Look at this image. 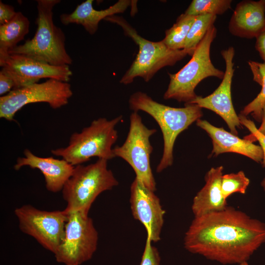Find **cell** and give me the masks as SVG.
Masks as SVG:
<instances>
[{"instance_id":"cell-1","label":"cell","mask_w":265,"mask_h":265,"mask_svg":"<svg viewBox=\"0 0 265 265\" xmlns=\"http://www.w3.org/2000/svg\"><path fill=\"white\" fill-rule=\"evenodd\" d=\"M265 243V223L227 206L194 217L184 238L189 252L223 265L247 260Z\"/></svg>"},{"instance_id":"cell-2","label":"cell","mask_w":265,"mask_h":265,"mask_svg":"<svg viewBox=\"0 0 265 265\" xmlns=\"http://www.w3.org/2000/svg\"><path fill=\"white\" fill-rule=\"evenodd\" d=\"M129 106L133 111H143L151 117L159 126L163 136L161 158L157 167L160 173L173 162V148L178 135L203 115L202 108L192 104L184 107H173L159 103L146 93L137 91L130 96Z\"/></svg>"},{"instance_id":"cell-3","label":"cell","mask_w":265,"mask_h":265,"mask_svg":"<svg viewBox=\"0 0 265 265\" xmlns=\"http://www.w3.org/2000/svg\"><path fill=\"white\" fill-rule=\"evenodd\" d=\"M60 0H38L37 26L34 36L8 54L24 55L53 66H69L72 59L66 51L65 36L53 21V8Z\"/></svg>"},{"instance_id":"cell-4","label":"cell","mask_w":265,"mask_h":265,"mask_svg":"<svg viewBox=\"0 0 265 265\" xmlns=\"http://www.w3.org/2000/svg\"><path fill=\"white\" fill-rule=\"evenodd\" d=\"M122 120V116L112 119L99 118L80 132L73 133L65 147L51 151L75 166L89 161L92 157L107 160L115 158L113 145L118 138L115 127Z\"/></svg>"},{"instance_id":"cell-5","label":"cell","mask_w":265,"mask_h":265,"mask_svg":"<svg viewBox=\"0 0 265 265\" xmlns=\"http://www.w3.org/2000/svg\"><path fill=\"white\" fill-rule=\"evenodd\" d=\"M118 184L112 171L108 169L106 159H98L87 165L75 166L62 190L67 203L64 211L67 214L78 212L88 215L97 197Z\"/></svg>"},{"instance_id":"cell-6","label":"cell","mask_w":265,"mask_h":265,"mask_svg":"<svg viewBox=\"0 0 265 265\" xmlns=\"http://www.w3.org/2000/svg\"><path fill=\"white\" fill-rule=\"evenodd\" d=\"M105 20L120 26L124 34L138 46L135 58L120 80L121 83L129 84L137 77L148 82L162 68L173 66L189 55V53L184 49L173 50L168 48L162 40L153 42L144 38L122 16L115 15Z\"/></svg>"},{"instance_id":"cell-7","label":"cell","mask_w":265,"mask_h":265,"mask_svg":"<svg viewBox=\"0 0 265 265\" xmlns=\"http://www.w3.org/2000/svg\"><path fill=\"white\" fill-rule=\"evenodd\" d=\"M216 33L215 26H211L188 62L178 72L168 73L170 82L163 95L164 99L189 103L197 96L195 89L202 80L211 77L223 79L224 72L214 67L210 57L211 45Z\"/></svg>"},{"instance_id":"cell-8","label":"cell","mask_w":265,"mask_h":265,"mask_svg":"<svg viewBox=\"0 0 265 265\" xmlns=\"http://www.w3.org/2000/svg\"><path fill=\"white\" fill-rule=\"evenodd\" d=\"M129 131L124 143L113 149L115 157L129 163L134 170L135 178L148 189L155 191L156 183L150 165L153 147L150 138L157 130L147 128L138 112L133 111L130 117Z\"/></svg>"},{"instance_id":"cell-9","label":"cell","mask_w":265,"mask_h":265,"mask_svg":"<svg viewBox=\"0 0 265 265\" xmlns=\"http://www.w3.org/2000/svg\"><path fill=\"white\" fill-rule=\"evenodd\" d=\"M73 95L70 83L50 79L12 89L0 97V117L13 121L14 117L25 106L35 103H47L53 109L66 105Z\"/></svg>"},{"instance_id":"cell-10","label":"cell","mask_w":265,"mask_h":265,"mask_svg":"<svg viewBox=\"0 0 265 265\" xmlns=\"http://www.w3.org/2000/svg\"><path fill=\"white\" fill-rule=\"evenodd\" d=\"M98 241V232L88 215L78 212L70 213L64 238L54 253L56 260L66 265H80L92 258Z\"/></svg>"},{"instance_id":"cell-11","label":"cell","mask_w":265,"mask_h":265,"mask_svg":"<svg viewBox=\"0 0 265 265\" xmlns=\"http://www.w3.org/2000/svg\"><path fill=\"white\" fill-rule=\"evenodd\" d=\"M21 231L33 238L44 248L54 253L62 242L68 214L63 211L40 210L30 205L16 208Z\"/></svg>"},{"instance_id":"cell-12","label":"cell","mask_w":265,"mask_h":265,"mask_svg":"<svg viewBox=\"0 0 265 265\" xmlns=\"http://www.w3.org/2000/svg\"><path fill=\"white\" fill-rule=\"evenodd\" d=\"M0 66V71L13 80V89L37 83L45 78L68 82L73 74L69 66H53L19 54H9Z\"/></svg>"},{"instance_id":"cell-13","label":"cell","mask_w":265,"mask_h":265,"mask_svg":"<svg viewBox=\"0 0 265 265\" xmlns=\"http://www.w3.org/2000/svg\"><path fill=\"white\" fill-rule=\"evenodd\" d=\"M221 54L226 65L221 83L210 95L205 97L197 96L188 104H195L201 108L214 112L225 121L231 133L237 135V128H240L241 124L235 110L231 96V85L235 71L233 61L235 54V49L233 47H229L222 50Z\"/></svg>"},{"instance_id":"cell-14","label":"cell","mask_w":265,"mask_h":265,"mask_svg":"<svg viewBox=\"0 0 265 265\" xmlns=\"http://www.w3.org/2000/svg\"><path fill=\"white\" fill-rule=\"evenodd\" d=\"M130 190L133 217L143 225L147 236L152 242L159 241L165 213L159 198L136 178L131 184Z\"/></svg>"},{"instance_id":"cell-15","label":"cell","mask_w":265,"mask_h":265,"mask_svg":"<svg viewBox=\"0 0 265 265\" xmlns=\"http://www.w3.org/2000/svg\"><path fill=\"white\" fill-rule=\"evenodd\" d=\"M24 157L17 159L14 166L15 170H19L25 166L38 169L44 177L46 187L48 191L53 193L62 191L73 173L74 166L63 159L38 157L28 149L24 150Z\"/></svg>"},{"instance_id":"cell-16","label":"cell","mask_w":265,"mask_h":265,"mask_svg":"<svg viewBox=\"0 0 265 265\" xmlns=\"http://www.w3.org/2000/svg\"><path fill=\"white\" fill-rule=\"evenodd\" d=\"M196 125L205 130L212 139V155L217 156L224 153H236L247 157L258 163H262L263 153L260 145L246 137L241 139L222 128L215 127L205 120L199 119Z\"/></svg>"},{"instance_id":"cell-17","label":"cell","mask_w":265,"mask_h":265,"mask_svg":"<svg viewBox=\"0 0 265 265\" xmlns=\"http://www.w3.org/2000/svg\"><path fill=\"white\" fill-rule=\"evenodd\" d=\"M228 28L231 34L236 36L256 38L265 29V0L238 2L231 17Z\"/></svg>"},{"instance_id":"cell-18","label":"cell","mask_w":265,"mask_h":265,"mask_svg":"<svg viewBox=\"0 0 265 265\" xmlns=\"http://www.w3.org/2000/svg\"><path fill=\"white\" fill-rule=\"evenodd\" d=\"M93 0H86L78 5L73 12L61 14V22L64 25H80L90 34L93 35L97 31L101 20L116 14L123 13L132 3L129 0H119L106 9L98 10L93 8Z\"/></svg>"},{"instance_id":"cell-19","label":"cell","mask_w":265,"mask_h":265,"mask_svg":"<svg viewBox=\"0 0 265 265\" xmlns=\"http://www.w3.org/2000/svg\"><path fill=\"white\" fill-rule=\"evenodd\" d=\"M223 167H212L205 176L206 184L193 198L191 206L194 217L226 208L227 200L221 191Z\"/></svg>"},{"instance_id":"cell-20","label":"cell","mask_w":265,"mask_h":265,"mask_svg":"<svg viewBox=\"0 0 265 265\" xmlns=\"http://www.w3.org/2000/svg\"><path fill=\"white\" fill-rule=\"evenodd\" d=\"M30 22L21 12H17L9 22L0 25V63L9 55L8 52L18 45L28 33Z\"/></svg>"},{"instance_id":"cell-21","label":"cell","mask_w":265,"mask_h":265,"mask_svg":"<svg viewBox=\"0 0 265 265\" xmlns=\"http://www.w3.org/2000/svg\"><path fill=\"white\" fill-rule=\"evenodd\" d=\"M248 64L254 81L262 86V89L257 96L244 106L240 114L245 116L251 114L256 120L261 122L262 108L265 103V63L249 60Z\"/></svg>"},{"instance_id":"cell-22","label":"cell","mask_w":265,"mask_h":265,"mask_svg":"<svg viewBox=\"0 0 265 265\" xmlns=\"http://www.w3.org/2000/svg\"><path fill=\"white\" fill-rule=\"evenodd\" d=\"M196 16L182 14L176 23L165 31L164 38L162 40L169 49L181 50L184 49L185 41Z\"/></svg>"},{"instance_id":"cell-23","label":"cell","mask_w":265,"mask_h":265,"mask_svg":"<svg viewBox=\"0 0 265 265\" xmlns=\"http://www.w3.org/2000/svg\"><path fill=\"white\" fill-rule=\"evenodd\" d=\"M216 17V15L212 14L196 16L187 35L184 49L189 53V55L192 56L209 28L214 25Z\"/></svg>"},{"instance_id":"cell-24","label":"cell","mask_w":265,"mask_h":265,"mask_svg":"<svg viewBox=\"0 0 265 265\" xmlns=\"http://www.w3.org/2000/svg\"><path fill=\"white\" fill-rule=\"evenodd\" d=\"M231 0H193L186 14L197 16L201 15H222L231 8Z\"/></svg>"},{"instance_id":"cell-25","label":"cell","mask_w":265,"mask_h":265,"mask_svg":"<svg viewBox=\"0 0 265 265\" xmlns=\"http://www.w3.org/2000/svg\"><path fill=\"white\" fill-rule=\"evenodd\" d=\"M250 180L242 171L236 173L223 175L221 180V191L223 197L227 199L234 193L244 194Z\"/></svg>"},{"instance_id":"cell-26","label":"cell","mask_w":265,"mask_h":265,"mask_svg":"<svg viewBox=\"0 0 265 265\" xmlns=\"http://www.w3.org/2000/svg\"><path fill=\"white\" fill-rule=\"evenodd\" d=\"M238 116L241 124L246 127L251 133L252 136L248 137L253 138L259 142L263 153V159L261 164L263 167H265V136L259 132L254 123L246 116L241 114Z\"/></svg>"},{"instance_id":"cell-27","label":"cell","mask_w":265,"mask_h":265,"mask_svg":"<svg viewBox=\"0 0 265 265\" xmlns=\"http://www.w3.org/2000/svg\"><path fill=\"white\" fill-rule=\"evenodd\" d=\"M160 257L157 248L152 245V241L147 236L143 254L140 265H160Z\"/></svg>"},{"instance_id":"cell-28","label":"cell","mask_w":265,"mask_h":265,"mask_svg":"<svg viewBox=\"0 0 265 265\" xmlns=\"http://www.w3.org/2000/svg\"><path fill=\"white\" fill-rule=\"evenodd\" d=\"M17 12L12 5L6 4L0 1V24L3 25L11 21Z\"/></svg>"},{"instance_id":"cell-29","label":"cell","mask_w":265,"mask_h":265,"mask_svg":"<svg viewBox=\"0 0 265 265\" xmlns=\"http://www.w3.org/2000/svg\"><path fill=\"white\" fill-rule=\"evenodd\" d=\"M14 83L12 79L0 71V96L8 93L14 89Z\"/></svg>"},{"instance_id":"cell-30","label":"cell","mask_w":265,"mask_h":265,"mask_svg":"<svg viewBox=\"0 0 265 265\" xmlns=\"http://www.w3.org/2000/svg\"><path fill=\"white\" fill-rule=\"evenodd\" d=\"M256 38V50L259 52L260 56L265 63V29Z\"/></svg>"},{"instance_id":"cell-31","label":"cell","mask_w":265,"mask_h":265,"mask_svg":"<svg viewBox=\"0 0 265 265\" xmlns=\"http://www.w3.org/2000/svg\"><path fill=\"white\" fill-rule=\"evenodd\" d=\"M261 122V125L258 130L260 133L265 136V103L262 108Z\"/></svg>"},{"instance_id":"cell-32","label":"cell","mask_w":265,"mask_h":265,"mask_svg":"<svg viewBox=\"0 0 265 265\" xmlns=\"http://www.w3.org/2000/svg\"><path fill=\"white\" fill-rule=\"evenodd\" d=\"M261 185L265 192V178L263 179L261 183Z\"/></svg>"},{"instance_id":"cell-33","label":"cell","mask_w":265,"mask_h":265,"mask_svg":"<svg viewBox=\"0 0 265 265\" xmlns=\"http://www.w3.org/2000/svg\"><path fill=\"white\" fill-rule=\"evenodd\" d=\"M238 265H249L247 261H244L242 263H240Z\"/></svg>"}]
</instances>
